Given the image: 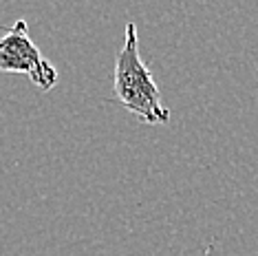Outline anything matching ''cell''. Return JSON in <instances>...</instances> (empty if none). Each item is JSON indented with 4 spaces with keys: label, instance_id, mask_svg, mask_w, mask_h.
<instances>
[{
    "label": "cell",
    "instance_id": "cell-2",
    "mask_svg": "<svg viewBox=\"0 0 258 256\" xmlns=\"http://www.w3.org/2000/svg\"><path fill=\"white\" fill-rule=\"evenodd\" d=\"M0 71L25 73L40 91H51L57 84V69L42 55V51L29 36L25 20H16L14 27L0 36Z\"/></svg>",
    "mask_w": 258,
    "mask_h": 256
},
{
    "label": "cell",
    "instance_id": "cell-1",
    "mask_svg": "<svg viewBox=\"0 0 258 256\" xmlns=\"http://www.w3.org/2000/svg\"><path fill=\"white\" fill-rule=\"evenodd\" d=\"M115 97L144 124H168L170 110L163 106L159 86L139 55L137 25L133 20L126 22L124 46L115 57Z\"/></svg>",
    "mask_w": 258,
    "mask_h": 256
}]
</instances>
